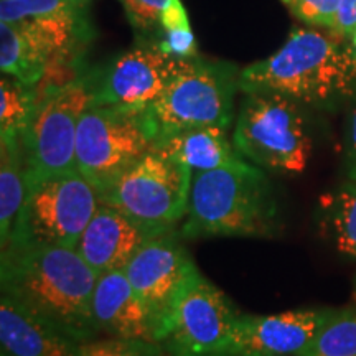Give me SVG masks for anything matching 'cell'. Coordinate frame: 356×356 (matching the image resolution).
Masks as SVG:
<instances>
[{
    "label": "cell",
    "mask_w": 356,
    "mask_h": 356,
    "mask_svg": "<svg viewBox=\"0 0 356 356\" xmlns=\"http://www.w3.org/2000/svg\"><path fill=\"white\" fill-rule=\"evenodd\" d=\"M165 231L170 229L147 226L101 203L78 241L76 251L99 275L124 270L149 239Z\"/></svg>",
    "instance_id": "15"
},
{
    "label": "cell",
    "mask_w": 356,
    "mask_h": 356,
    "mask_svg": "<svg viewBox=\"0 0 356 356\" xmlns=\"http://www.w3.org/2000/svg\"><path fill=\"white\" fill-rule=\"evenodd\" d=\"M79 341L7 293L0 297L2 356H74Z\"/></svg>",
    "instance_id": "17"
},
{
    "label": "cell",
    "mask_w": 356,
    "mask_h": 356,
    "mask_svg": "<svg viewBox=\"0 0 356 356\" xmlns=\"http://www.w3.org/2000/svg\"><path fill=\"white\" fill-rule=\"evenodd\" d=\"M233 142L249 163L280 173H302L312 140L299 102L275 92H244Z\"/></svg>",
    "instance_id": "6"
},
{
    "label": "cell",
    "mask_w": 356,
    "mask_h": 356,
    "mask_svg": "<svg viewBox=\"0 0 356 356\" xmlns=\"http://www.w3.org/2000/svg\"><path fill=\"white\" fill-rule=\"evenodd\" d=\"M101 203V191L78 170L44 178L26 190L10 243L2 252L38 246L76 248Z\"/></svg>",
    "instance_id": "7"
},
{
    "label": "cell",
    "mask_w": 356,
    "mask_h": 356,
    "mask_svg": "<svg viewBox=\"0 0 356 356\" xmlns=\"http://www.w3.org/2000/svg\"><path fill=\"white\" fill-rule=\"evenodd\" d=\"M241 70L228 61L202 56L178 61L170 83L152 106L160 139L185 129L220 126L228 129L234 118V96Z\"/></svg>",
    "instance_id": "5"
},
{
    "label": "cell",
    "mask_w": 356,
    "mask_h": 356,
    "mask_svg": "<svg viewBox=\"0 0 356 356\" xmlns=\"http://www.w3.org/2000/svg\"><path fill=\"white\" fill-rule=\"evenodd\" d=\"M155 147L172 155L193 173L236 167L246 162L234 142L229 140L226 129L220 126L185 129L159 140Z\"/></svg>",
    "instance_id": "18"
},
{
    "label": "cell",
    "mask_w": 356,
    "mask_h": 356,
    "mask_svg": "<svg viewBox=\"0 0 356 356\" xmlns=\"http://www.w3.org/2000/svg\"><path fill=\"white\" fill-rule=\"evenodd\" d=\"M296 19L307 25L332 30L340 0H280Z\"/></svg>",
    "instance_id": "26"
},
{
    "label": "cell",
    "mask_w": 356,
    "mask_h": 356,
    "mask_svg": "<svg viewBox=\"0 0 356 356\" xmlns=\"http://www.w3.org/2000/svg\"><path fill=\"white\" fill-rule=\"evenodd\" d=\"M86 13L0 22L2 74L37 86L48 68L74 51L86 37Z\"/></svg>",
    "instance_id": "11"
},
{
    "label": "cell",
    "mask_w": 356,
    "mask_h": 356,
    "mask_svg": "<svg viewBox=\"0 0 356 356\" xmlns=\"http://www.w3.org/2000/svg\"><path fill=\"white\" fill-rule=\"evenodd\" d=\"M180 239V233L173 229L155 236L136 252L124 269L152 314L155 343L181 291L198 270Z\"/></svg>",
    "instance_id": "12"
},
{
    "label": "cell",
    "mask_w": 356,
    "mask_h": 356,
    "mask_svg": "<svg viewBox=\"0 0 356 356\" xmlns=\"http://www.w3.org/2000/svg\"><path fill=\"white\" fill-rule=\"evenodd\" d=\"M351 42H353V44H355V48H356V30H355L353 37H351Z\"/></svg>",
    "instance_id": "29"
},
{
    "label": "cell",
    "mask_w": 356,
    "mask_h": 356,
    "mask_svg": "<svg viewBox=\"0 0 356 356\" xmlns=\"http://www.w3.org/2000/svg\"><path fill=\"white\" fill-rule=\"evenodd\" d=\"M297 356H356V310H330L314 340Z\"/></svg>",
    "instance_id": "21"
},
{
    "label": "cell",
    "mask_w": 356,
    "mask_h": 356,
    "mask_svg": "<svg viewBox=\"0 0 356 356\" xmlns=\"http://www.w3.org/2000/svg\"><path fill=\"white\" fill-rule=\"evenodd\" d=\"M35 86L2 74L0 79V137H22L38 104Z\"/></svg>",
    "instance_id": "20"
},
{
    "label": "cell",
    "mask_w": 356,
    "mask_h": 356,
    "mask_svg": "<svg viewBox=\"0 0 356 356\" xmlns=\"http://www.w3.org/2000/svg\"><path fill=\"white\" fill-rule=\"evenodd\" d=\"M0 238L7 248L26 195L22 137H0Z\"/></svg>",
    "instance_id": "19"
},
{
    "label": "cell",
    "mask_w": 356,
    "mask_h": 356,
    "mask_svg": "<svg viewBox=\"0 0 356 356\" xmlns=\"http://www.w3.org/2000/svg\"><path fill=\"white\" fill-rule=\"evenodd\" d=\"M92 315L99 332L111 337L155 343V323L126 270L101 274L92 296Z\"/></svg>",
    "instance_id": "16"
},
{
    "label": "cell",
    "mask_w": 356,
    "mask_h": 356,
    "mask_svg": "<svg viewBox=\"0 0 356 356\" xmlns=\"http://www.w3.org/2000/svg\"><path fill=\"white\" fill-rule=\"evenodd\" d=\"M346 168H348V177L356 178V97L348 119V132H346Z\"/></svg>",
    "instance_id": "28"
},
{
    "label": "cell",
    "mask_w": 356,
    "mask_h": 356,
    "mask_svg": "<svg viewBox=\"0 0 356 356\" xmlns=\"http://www.w3.org/2000/svg\"><path fill=\"white\" fill-rule=\"evenodd\" d=\"M127 20L140 42L154 43L159 37L160 22L172 0H119Z\"/></svg>",
    "instance_id": "24"
},
{
    "label": "cell",
    "mask_w": 356,
    "mask_h": 356,
    "mask_svg": "<svg viewBox=\"0 0 356 356\" xmlns=\"http://www.w3.org/2000/svg\"><path fill=\"white\" fill-rule=\"evenodd\" d=\"M356 30V0H340L332 32L343 38L353 37Z\"/></svg>",
    "instance_id": "27"
},
{
    "label": "cell",
    "mask_w": 356,
    "mask_h": 356,
    "mask_svg": "<svg viewBox=\"0 0 356 356\" xmlns=\"http://www.w3.org/2000/svg\"><path fill=\"white\" fill-rule=\"evenodd\" d=\"M74 356H162V353L157 343L111 337L83 341Z\"/></svg>",
    "instance_id": "25"
},
{
    "label": "cell",
    "mask_w": 356,
    "mask_h": 356,
    "mask_svg": "<svg viewBox=\"0 0 356 356\" xmlns=\"http://www.w3.org/2000/svg\"><path fill=\"white\" fill-rule=\"evenodd\" d=\"M159 139L150 108L91 102L79 119L76 170L102 193L155 149Z\"/></svg>",
    "instance_id": "4"
},
{
    "label": "cell",
    "mask_w": 356,
    "mask_h": 356,
    "mask_svg": "<svg viewBox=\"0 0 356 356\" xmlns=\"http://www.w3.org/2000/svg\"><path fill=\"white\" fill-rule=\"evenodd\" d=\"M178 61L152 43L139 42L88 79L96 104L152 108L170 83Z\"/></svg>",
    "instance_id": "13"
},
{
    "label": "cell",
    "mask_w": 356,
    "mask_h": 356,
    "mask_svg": "<svg viewBox=\"0 0 356 356\" xmlns=\"http://www.w3.org/2000/svg\"><path fill=\"white\" fill-rule=\"evenodd\" d=\"M92 101L86 78L51 86L40 96L22 134L26 190L44 178L76 170L79 119Z\"/></svg>",
    "instance_id": "8"
},
{
    "label": "cell",
    "mask_w": 356,
    "mask_h": 356,
    "mask_svg": "<svg viewBox=\"0 0 356 356\" xmlns=\"http://www.w3.org/2000/svg\"><path fill=\"white\" fill-rule=\"evenodd\" d=\"M239 89L275 92L305 104H328L355 92L356 48L332 30H293L274 55L241 70Z\"/></svg>",
    "instance_id": "2"
},
{
    "label": "cell",
    "mask_w": 356,
    "mask_h": 356,
    "mask_svg": "<svg viewBox=\"0 0 356 356\" xmlns=\"http://www.w3.org/2000/svg\"><path fill=\"white\" fill-rule=\"evenodd\" d=\"M86 3L79 0H0V22L68 15L84 12Z\"/></svg>",
    "instance_id": "23"
},
{
    "label": "cell",
    "mask_w": 356,
    "mask_h": 356,
    "mask_svg": "<svg viewBox=\"0 0 356 356\" xmlns=\"http://www.w3.org/2000/svg\"><path fill=\"white\" fill-rule=\"evenodd\" d=\"M79 2H89V0H79Z\"/></svg>",
    "instance_id": "31"
},
{
    "label": "cell",
    "mask_w": 356,
    "mask_h": 356,
    "mask_svg": "<svg viewBox=\"0 0 356 356\" xmlns=\"http://www.w3.org/2000/svg\"><path fill=\"white\" fill-rule=\"evenodd\" d=\"M97 279L99 274L76 248L38 246L2 252V293L50 320L79 343L99 333L92 315Z\"/></svg>",
    "instance_id": "1"
},
{
    "label": "cell",
    "mask_w": 356,
    "mask_h": 356,
    "mask_svg": "<svg viewBox=\"0 0 356 356\" xmlns=\"http://www.w3.org/2000/svg\"><path fill=\"white\" fill-rule=\"evenodd\" d=\"M330 310L239 314L225 356H297L314 340Z\"/></svg>",
    "instance_id": "14"
},
{
    "label": "cell",
    "mask_w": 356,
    "mask_h": 356,
    "mask_svg": "<svg viewBox=\"0 0 356 356\" xmlns=\"http://www.w3.org/2000/svg\"><path fill=\"white\" fill-rule=\"evenodd\" d=\"M239 312L197 270L157 337L162 356H225Z\"/></svg>",
    "instance_id": "10"
},
{
    "label": "cell",
    "mask_w": 356,
    "mask_h": 356,
    "mask_svg": "<svg viewBox=\"0 0 356 356\" xmlns=\"http://www.w3.org/2000/svg\"><path fill=\"white\" fill-rule=\"evenodd\" d=\"M191 177L188 167L155 147L102 191L101 198L132 220L172 229L188 210Z\"/></svg>",
    "instance_id": "9"
},
{
    "label": "cell",
    "mask_w": 356,
    "mask_h": 356,
    "mask_svg": "<svg viewBox=\"0 0 356 356\" xmlns=\"http://www.w3.org/2000/svg\"><path fill=\"white\" fill-rule=\"evenodd\" d=\"M353 299L356 302V279H355V287H353Z\"/></svg>",
    "instance_id": "30"
},
{
    "label": "cell",
    "mask_w": 356,
    "mask_h": 356,
    "mask_svg": "<svg viewBox=\"0 0 356 356\" xmlns=\"http://www.w3.org/2000/svg\"><path fill=\"white\" fill-rule=\"evenodd\" d=\"M181 239L269 238L279 226L277 202L262 168L241 165L195 172Z\"/></svg>",
    "instance_id": "3"
},
{
    "label": "cell",
    "mask_w": 356,
    "mask_h": 356,
    "mask_svg": "<svg viewBox=\"0 0 356 356\" xmlns=\"http://www.w3.org/2000/svg\"><path fill=\"white\" fill-rule=\"evenodd\" d=\"M327 231L340 254L356 257V178L327 203Z\"/></svg>",
    "instance_id": "22"
}]
</instances>
